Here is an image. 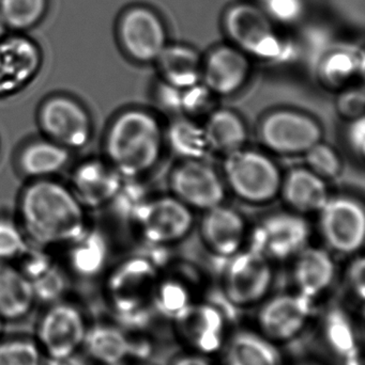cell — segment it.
Segmentation results:
<instances>
[{"mask_svg": "<svg viewBox=\"0 0 365 365\" xmlns=\"http://www.w3.org/2000/svg\"><path fill=\"white\" fill-rule=\"evenodd\" d=\"M17 210L24 233L39 248L70 246L89 230L86 208L68 185L54 179L28 182Z\"/></svg>", "mask_w": 365, "mask_h": 365, "instance_id": "6da1fadb", "label": "cell"}, {"mask_svg": "<svg viewBox=\"0 0 365 365\" xmlns=\"http://www.w3.org/2000/svg\"><path fill=\"white\" fill-rule=\"evenodd\" d=\"M164 143V130L156 115L145 109H126L111 120L105 133L104 160L124 180L136 179L158 164Z\"/></svg>", "mask_w": 365, "mask_h": 365, "instance_id": "7a4b0ae2", "label": "cell"}, {"mask_svg": "<svg viewBox=\"0 0 365 365\" xmlns=\"http://www.w3.org/2000/svg\"><path fill=\"white\" fill-rule=\"evenodd\" d=\"M223 181L242 201L265 204L280 195L283 175L276 163L256 150H238L224 156Z\"/></svg>", "mask_w": 365, "mask_h": 365, "instance_id": "3957f363", "label": "cell"}, {"mask_svg": "<svg viewBox=\"0 0 365 365\" xmlns=\"http://www.w3.org/2000/svg\"><path fill=\"white\" fill-rule=\"evenodd\" d=\"M224 29L236 47L246 55L267 61H282L293 55V47L272 26L265 11L251 4H237L226 11Z\"/></svg>", "mask_w": 365, "mask_h": 365, "instance_id": "277c9868", "label": "cell"}, {"mask_svg": "<svg viewBox=\"0 0 365 365\" xmlns=\"http://www.w3.org/2000/svg\"><path fill=\"white\" fill-rule=\"evenodd\" d=\"M88 328L85 312L61 299L47 304L38 319L34 340L45 359H61L81 351Z\"/></svg>", "mask_w": 365, "mask_h": 365, "instance_id": "5b68a950", "label": "cell"}, {"mask_svg": "<svg viewBox=\"0 0 365 365\" xmlns=\"http://www.w3.org/2000/svg\"><path fill=\"white\" fill-rule=\"evenodd\" d=\"M43 136L71 152L84 149L94 136V121L85 106L72 96L54 94L45 98L36 113Z\"/></svg>", "mask_w": 365, "mask_h": 365, "instance_id": "8992f818", "label": "cell"}, {"mask_svg": "<svg viewBox=\"0 0 365 365\" xmlns=\"http://www.w3.org/2000/svg\"><path fill=\"white\" fill-rule=\"evenodd\" d=\"M261 145L274 154L304 155L323 140V128L314 118L295 109H278L267 113L259 125Z\"/></svg>", "mask_w": 365, "mask_h": 365, "instance_id": "52a82bcc", "label": "cell"}, {"mask_svg": "<svg viewBox=\"0 0 365 365\" xmlns=\"http://www.w3.org/2000/svg\"><path fill=\"white\" fill-rule=\"evenodd\" d=\"M310 225L304 216L279 212L265 217L250 234V248L270 262L294 259L308 246Z\"/></svg>", "mask_w": 365, "mask_h": 365, "instance_id": "ba28073f", "label": "cell"}, {"mask_svg": "<svg viewBox=\"0 0 365 365\" xmlns=\"http://www.w3.org/2000/svg\"><path fill=\"white\" fill-rule=\"evenodd\" d=\"M319 229L334 252L354 255L365 240V212L361 202L349 195L330 197L319 212Z\"/></svg>", "mask_w": 365, "mask_h": 365, "instance_id": "9c48e42d", "label": "cell"}, {"mask_svg": "<svg viewBox=\"0 0 365 365\" xmlns=\"http://www.w3.org/2000/svg\"><path fill=\"white\" fill-rule=\"evenodd\" d=\"M223 274V289L227 299L238 307L261 302L272 284V262L253 249L239 251L229 257Z\"/></svg>", "mask_w": 365, "mask_h": 365, "instance_id": "30bf717a", "label": "cell"}, {"mask_svg": "<svg viewBox=\"0 0 365 365\" xmlns=\"http://www.w3.org/2000/svg\"><path fill=\"white\" fill-rule=\"evenodd\" d=\"M133 217L143 237L158 246L184 240L194 225L193 210L173 195L144 202Z\"/></svg>", "mask_w": 365, "mask_h": 365, "instance_id": "8fae6325", "label": "cell"}, {"mask_svg": "<svg viewBox=\"0 0 365 365\" xmlns=\"http://www.w3.org/2000/svg\"><path fill=\"white\" fill-rule=\"evenodd\" d=\"M117 34L126 56L139 63L156 62L167 45L162 19L147 6L126 9L118 21Z\"/></svg>", "mask_w": 365, "mask_h": 365, "instance_id": "7c38bea8", "label": "cell"}, {"mask_svg": "<svg viewBox=\"0 0 365 365\" xmlns=\"http://www.w3.org/2000/svg\"><path fill=\"white\" fill-rule=\"evenodd\" d=\"M171 195L191 210H208L224 203L222 175L203 160H182L169 175Z\"/></svg>", "mask_w": 365, "mask_h": 365, "instance_id": "4fadbf2b", "label": "cell"}, {"mask_svg": "<svg viewBox=\"0 0 365 365\" xmlns=\"http://www.w3.org/2000/svg\"><path fill=\"white\" fill-rule=\"evenodd\" d=\"M43 53L38 43L23 34L0 40V98L14 96L40 72Z\"/></svg>", "mask_w": 365, "mask_h": 365, "instance_id": "5bb4252c", "label": "cell"}, {"mask_svg": "<svg viewBox=\"0 0 365 365\" xmlns=\"http://www.w3.org/2000/svg\"><path fill=\"white\" fill-rule=\"evenodd\" d=\"M158 274L146 257H131L114 269L107 283V293L115 309L132 313L152 297Z\"/></svg>", "mask_w": 365, "mask_h": 365, "instance_id": "9a60e30c", "label": "cell"}, {"mask_svg": "<svg viewBox=\"0 0 365 365\" xmlns=\"http://www.w3.org/2000/svg\"><path fill=\"white\" fill-rule=\"evenodd\" d=\"M251 62L248 55L236 46L222 45L203 60L201 83L216 96H231L248 83Z\"/></svg>", "mask_w": 365, "mask_h": 365, "instance_id": "2e32d148", "label": "cell"}, {"mask_svg": "<svg viewBox=\"0 0 365 365\" xmlns=\"http://www.w3.org/2000/svg\"><path fill=\"white\" fill-rule=\"evenodd\" d=\"M124 181L106 160L91 158L75 167L69 187L86 210H96L114 202Z\"/></svg>", "mask_w": 365, "mask_h": 365, "instance_id": "e0dca14e", "label": "cell"}, {"mask_svg": "<svg viewBox=\"0 0 365 365\" xmlns=\"http://www.w3.org/2000/svg\"><path fill=\"white\" fill-rule=\"evenodd\" d=\"M312 311V300L301 294H282L266 302L259 314V327L269 341H289L300 334Z\"/></svg>", "mask_w": 365, "mask_h": 365, "instance_id": "ac0fdd59", "label": "cell"}, {"mask_svg": "<svg viewBox=\"0 0 365 365\" xmlns=\"http://www.w3.org/2000/svg\"><path fill=\"white\" fill-rule=\"evenodd\" d=\"M204 212L199 232L207 248L223 259L241 251L249 236L242 215L224 203Z\"/></svg>", "mask_w": 365, "mask_h": 365, "instance_id": "d6986e66", "label": "cell"}, {"mask_svg": "<svg viewBox=\"0 0 365 365\" xmlns=\"http://www.w3.org/2000/svg\"><path fill=\"white\" fill-rule=\"evenodd\" d=\"M279 195L289 210L302 216L319 214L331 197L327 181L306 167L291 169L283 175Z\"/></svg>", "mask_w": 365, "mask_h": 365, "instance_id": "ffe728a7", "label": "cell"}, {"mask_svg": "<svg viewBox=\"0 0 365 365\" xmlns=\"http://www.w3.org/2000/svg\"><path fill=\"white\" fill-rule=\"evenodd\" d=\"M178 329L199 353H214L224 336V319L218 309L208 304H191L176 317Z\"/></svg>", "mask_w": 365, "mask_h": 365, "instance_id": "44dd1931", "label": "cell"}, {"mask_svg": "<svg viewBox=\"0 0 365 365\" xmlns=\"http://www.w3.org/2000/svg\"><path fill=\"white\" fill-rule=\"evenodd\" d=\"M336 264L325 249L306 246L294 257L293 279L297 293L313 300L329 289Z\"/></svg>", "mask_w": 365, "mask_h": 365, "instance_id": "7402d4cb", "label": "cell"}, {"mask_svg": "<svg viewBox=\"0 0 365 365\" xmlns=\"http://www.w3.org/2000/svg\"><path fill=\"white\" fill-rule=\"evenodd\" d=\"M70 160V150L43 137L21 148L17 156V168L30 181L54 179L66 168Z\"/></svg>", "mask_w": 365, "mask_h": 365, "instance_id": "603a6c76", "label": "cell"}, {"mask_svg": "<svg viewBox=\"0 0 365 365\" xmlns=\"http://www.w3.org/2000/svg\"><path fill=\"white\" fill-rule=\"evenodd\" d=\"M34 287L13 263L0 262V317L4 322L25 319L36 306Z\"/></svg>", "mask_w": 365, "mask_h": 365, "instance_id": "cb8c5ba5", "label": "cell"}, {"mask_svg": "<svg viewBox=\"0 0 365 365\" xmlns=\"http://www.w3.org/2000/svg\"><path fill=\"white\" fill-rule=\"evenodd\" d=\"M156 63L161 81L171 87L186 89L201 81L203 59L191 47L167 44Z\"/></svg>", "mask_w": 365, "mask_h": 365, "instance_id": "d4e9b609", "label": "cell"}, {"mask_svg": "<svg viewBox=\"0 0 365 365\" xmlns=\"http://www.w3.org/2000/svg\"><path fill=\"white\" fill-rule=\"evenodd\" d=\"M203 128L210 151L223 156L244 149L248 141V128L244 119L231 109L212 110Z\"/></svg>", "mask_w": 365, "mask_h": 365, "instance_id": "484cf974", "label": "cell"}, {"mask_svg": "<svg viewBox=\"0 0 365 365\" xmlns=\"http://www.w3.org/2000/svg\"><path fill=\"white\" fill-rule=\"evenodd\" d=\"M91 361L101 365H119L132 354L130 339L115 326H89L83 347Z\"/></svg>", "mask_w": 365, "mask_h": 365, "instance_id": "4316f807", "label": "cell"}, {"mask_svg": "<svg viewBox=\"0 0 365 365\" xmlns=\"http://www.w3.org/2000/svg\"><path fill=\"white\" fill-rule=\"evenodd\" d=\"M323 340L330 353L343 365H361L353 325L340 309H332L324 319Z\"/></svg>", "mask_w": 365, "mask_h": 365, "instance_id": "83f0119b", "label": "cell"}, {"mask_svg": "<svg viewBox=\"0 0 365 365\" xmlns=\"http://www.w3.org/2000/svg\"><path fill=\"white\" fill-rule=\"evenodd\" d=\"M226 365H280L279 351L264 336L251 331L234 334L227 344Z\"/></svg>", "mask_w": 365, "mask_h": 365, "instance_id": "f1b7e54d", "label": "cell"}, {"mask_svg": "<svg viewBox=\"0 0 365 365\" xmlns=\"http://www.w3.org/2000/svg\"><path fill=\"white\" fill-rule=\"evenodd\" d=\"M164 140L181 160H203L210 152L203 125L190 118L174 120L164 133Z\"/></svg>", "mask_w": 365, "mask_h": 365, "instance_id": "f546056e", "label": "cell"}, {"mask_svg": "<svg viewBox=\"0 0 365 365\" xmlns=\"http://www.w3.org/2000/svg\"><path fill=\"white\" fill-rule=\"evenodd\" d=\"M71 267L79 276L94 277L106 264L109 249L104 237L98 232L88 230L76 242L68 246Z\"/></svg>", "mask_w": 365, "mask_h": 365, "instance_id": "4dcf8cb0", "label": "cell"}, {"mask_svg": "<svg viewBox=\"0 0 365 365\" xmlns=\"http://www.w3.org/2000/svg\"><path fill=\"white\" fill-rule=\"evenodd\" d=\"M362 71L364 57L361 53L349 48L334 49L321 60L319 79L328 87L341 88Z\"/></svg>", "mask_w": 365, "mask_h": 365, "instance_id": "1f68e13d", "label": "cell"}, {"mask_svg": "<svg viewBox=\"0 0 365 365\" xmlns=\"http://www.w3.org/2000/svg\"><path fill=\"white\" fill-rule=\"evenodd\" d=\"M49 0H0V16L8 30L24 32L36 27L49 11Z\"/></svg>", "mask_w": 365, "mask_h": 365, "instance_id": "d6a6232c", "label": "cell"}, {"mask_svg": "<svg viewBox=\"0 0 365 365\" xmlns=\"http://www.w3.org/2000/svg\"><path fill=\"white\" fill-rule=\"evenodd\" d=\"M151 299L161 313L174 319L192 304L186 285L173 279L156 283Z\"/></svg>", "mask_w": 365, "mask_h": 365, "instance_id": "836d02e7", "label": "cell"}, {"mask_svg": "<svg viewBox=\"0 0 365 365\" xmlns=\"http://www.w3.org/2000/svg\"><path fill=\"white\" fill-rule=\"evenodd\" d=\"M306 168L319 175L325 181H331L340 177L343 171V163L338 152L324 143H315L304 154Z\"/></svg>", "mask_w": 365, "mask_h": 365, "instance_id": "e575fe53", "label": "cell"}, {"mask_svg": "<svg viewBox=\"0 0 365 365\" xmlns=\"http://www.w3.org/2000/svg\"><path fill=\"white\" fill-rule=\"evenodd\" d=\"M44 359L34 339H0V365H44Z\"/></svg>", "mask_w": 365, "mask_h": 365, "instance_id": "d590c367", "label": "cell"}, {"mask_svg": "<svg viewBox=\"0 0 365 365\" xmlns=\"http://www.w3.org/2000/svg\"><path fill=\"white\" fill-rule=\"evenodd\" d=\"M29 246V240L19 222L0 218V262H16Z\"/></svg>", "mask_w": 365, "mask_h": 365, "instance_id": "8d00e7d4", "label": "cell"}, {"mask_svg": "<svg viewBox=\"0 0 365 365\" xmlns=\"http://www.w3.org/2000/svg\"><path fill=\"white\" fill-rule=\"evenodd\" d=\"M36 302L45 306L64 299L66 291V280L64 274L54 265L44 274L31 281Z\"/></svg>", "mask_w": 365, "mask_h": 365, "instance_id": "74e56055", "label": "cell"}, {"mask_svg": "<svg viewBox=\"0 0 365 365\" xmlns=\"http://www.w3.org/2000/svg\"><path fill=\"white\" fill-rule=\"evenodd\" d=\"M214 96L206 86L201 83L192 87L181 89L180 94V117L190 118L203 115L205 113H211L212 103Z\"/></svg>", "mask_w": 365, "mask_h": 365, "instance_id": "f35d334b", "label": "cell"}, {"mask_svg": "<svg viewBox=\"0 0 365 365\" xmlns=\"http://www.w3.org/2000/svg\"><path fill=\"white\" fill-rule=\"evenodd\" d=\"M365 96L364 90L347 89L336 98V111L347 121L364 117Z\"/></svg>", "mask_w": 365, "mask_h": 365, "instance_id": "ab89813d", "label": "cell"}, {"mask_svg": "<svg viewBox=\"0 0 365 365\" xmlns=\"http://www.w3.org/2000/svg\"><path fill=\"white\" fill-rule=\"evenodd\" d=\"M266 11L268 16L281 23H294L304 13L302 0H266Z\"/></svg>", "mask_w": 365, "mask_h": 365, "instance_id": "60d3db41", "label": "cell"}, {"mask_svg": "<svg viewBox=\"0 0 365 365\" xmlns=\"http://www.w3.org/2000/svg\"><path fill=\"white\" fill-rule=\"evenodd\" d=\"M346 140L349 149L357 158H364L365 149V119L364 117L349 121Z\"/></svg>", "mask_w": 365, "mask_h": 365, "instance_id": "b9f144b4", "label": "cell"}, {"mask_svg": "<svg viewBox=\"0 0 365 365\" xmlns=\"http://www.w3.org/2000/svg\"><path fill=\"white\" fill-rule=\"evenodd\" d=\"M364 269V259L361 257L354 261L349 269V287L360 302L364 299L365 295Z\"/></svg>", "mask_w": 365, "mask_h": 365, "instance_id": "7bdbcfd3", "label": "cell"}, {"mask_svg": "<svg viewBox=\"0 0 365 365\" xmlns=\"http://www.w3.org/2000/svg\"><path fill=\"white\" fill-rule=\"evenodd\" d=\"M45 360H46V361L44 362V365H90L89 362L79 357L77 354L69 356V357L61 358V359Z\"/></svg>", "mask_w": 365, "mask_h": 365, "instance_id": "ee69618b", "label": "cell"}, {"mask_svg": "<svg viewBox=\"0 0 365 365\" xmlns=\"http://www.w3.org/2000/svg\"><path fill=\"white\" fill-rule=\"evenodd\" d=\"M173 365H211L208 360L199 355H188L178 358Z\"/></svg>", "mask_w": 365, "mask_h": 365, "instance_id": "f6af8a7d", "label": "cell"}, {"mask_svg": "<svg viewBox=\"0 0 365 365\" xmlns=\"http://www.w3.org/2000/svg\"><path fill=\"white\" fill-rule=\"evenodd\" d=\"M8 28H6V24L2 21L1 16H0V40H1L4 36H6V32H8Z\"/></svg>", "mask_w": 365, "mask_h": 365, "instance_id": "bcb514c9", "label": "cell"}, {"mask_svg": "<svg viewBox=\"0 0 365 365\" xmlns=\"http://www.w3.org/2000/svg\"><path fill=\"white\" fill-rule=\"evenodd\" d=\"M4 323L6 322L0 317V339H1L2 334H4Z\"/></svg>", "mask_w": 365, "mask_h": 365, "instance_id": "7dc6e473", "label": "cell"}]
</instances>
